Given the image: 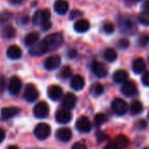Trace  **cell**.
Segmentation results:
<instances>
[{
  "instance_id": "obj_11",
  "label": "cell",
  "mask_w": 149,
  "mask_h": 149,
  "mask_svg": "<svg viewBox=\"0 0 149 149\" xmlns=\"http://www.w3.org/2000/svg\"><path fill=\"white\" fill-rule=\"evenodd\" d=\"M61 62V59L59 55H52L47 58L44 61V66L47 70L56 69Z\"/></svg>"
},
{
  "instance_id": "obj_42",
  "label": "cell",
  "mask_w": 149,
  "mask_h": 149,
  "mask_svg": "<svg viewBox=\"0 0 149 149\" xmlns=\"http://www.w3.org/2000/svg\"><path fill=\"white\" fill-rule=\"evenodd\" d=\"M80 16H82V13L78 10H73L70 13V19H74L77 17H80Z\"/></svg>"
},
{
  "instance_id": "obj_43",
  "label": "cell",
  "mask_w": 149,
  "mask_h": 149,
  "mask_svg": "<svg viewBox=\"0 0 149 149\" xmlns=\"http://www.w3.org/2000/svg\"><path fill=\"white\" fill-rule=\"evenodd\" d=\"M40 26H41V28H42L43 30L47 31L48 29H50V28L52 27V23H51L50 21H47V22L43 23Z\"/></svg>"
},
{
  "instance_id": "obj_46",
  "label": "cell",
  "mask_w": 149,
  "mask_h": 149,
  "mask_svg": "<svg viewBox=\"0 0 149 149\" xmlns=\"http://www.w3.org/2000/svg\"><path fill=\"white\" fill-rule=\"evenodd\" d=\"M143 8L146 12L149 13V0H146L143 4Z\"/></svg>"
},
{
  "instance_id": "obj_50",
  "label": "cell",
  "mask_w": 149,
  "mask_h": 149,
  "mask_svg": "<svg viewBox=\"0 0 149 149\" xmlns=\"http://www.w3.org/2000/svg\"><path fill=\"white\" fill-rule=\"evenodd\" d=\"M6 149H19L17 146H9L8 148H6Z\"/></svg>"
},
{
  "instance_id": "obj_20",
  "label": "cell",
  "mask_w": 149,
  "mask_h": 149,
  "mask_svg": "<svg viewBox=\"0 0 149 149\" xmlns=\"http://www.w3.org/2000/svg\"><path fill=\"white\" fill-rule=\"evenodd\" d=\"M7 56L12 60H17L19 59L22 55V50L21 48L17 45H12L8 47L6 52Z\"/></svg>"
},
{
  "instance_id": "obj_45",
  "label": "cell",
  "mask_w": 149,
  "mask_h": 149,
  "mask_svg": "<svg viewBox=\"0 0 149 149\" xmlns=\"http://www.w3.org/2000/svg\"><path fill=\"white\" fill-rule=\"evenodd\" d=\"M77 52L74 50V49H71V50H69L68 51V56L69 57V58H71V59H74V57L77 56Z\"/></svg>"
},
{
  "instance_id": "obj_6",
  "label": "cell",
  "mask_w": 149,
  "mask_h": 149,
  "mask_svg": "<svg viewBox=\"0 0 149 149\" xmlns=\"http://www.w3.org/2000/svg\"><path fill=\"white\" fill-rule=\"evenodd\" d=\"M38 97H39V91L36 89V87L32 84H28L25 89L24 98L27 102L33 103V102L36 101L38 99Z\"/></svg>"
},
{
  "instance_id": "obj_7",
  "label": "cell",
  "mask_w": 149,
  "mask_h": 149,
  "mask_svg": "<svg viewBox=\"0 0 149 149\" xmlns=\"http://www.w3.org/2000/svg\"><path fill=\"white\" fill-rule=\"evenodd\" d=\"M47 52V49L44 40H41L39 42L37 41L36 43L32 45L29 49V54L32 56H40L46 54Z\"/></svg>"
},
{
  "instance_id": "obj_41",
  "label": "cell",
  "mask_w": 149,
  "mask_h": 149,
  "mask_svg": "<svg viewBox=\"0 0 149 149\" xmlns=\"http://www.w3.org/2000/svg\"><path fill=\"white\" fill-rule=\"evenodd\" d=\"M103 149H119V148H118V146H117L116 142H115L114 140H112V141L109 142Z\"/></svg>"
},
{
  "instance_id": "obj_36",
  "label": "cell",
  "mask_w": 149,
  "mask_h": 149,
  "mask_svg": "<svg viewBox=\"0 0 149 149\" xmlns=\"http://www.w3.org/2000/svg\"><path fill=\"white\" fill-rule=\"evenodd\" d=\"M12 17V13L9 12H4L0 13V24L9 20Z\"/></svg>"
},
{
  "instance_id": "obj_48",
  "label": "cell",
  "mask_w": 149,
  "mask_h": 149,
  "mask_svg": "<svg viewBox=\"0 0 149 149\" xmlns=\"http://www.w3.org/2000/svg\"><path fill=\"white\" fill-rule=\"evenodd\" d=\"M9 1L13 5H19V4H21L24 1V0H9Z\"/></svg>"
},
{
  "instance_id": "obj_28",
  "label": "cell",
  "mask_w": 149,
  "mask_h": 149,
  "mask_svg": "<svg viewBox=\"0 0 149 149\" xmlns=\"http://www.w3.org/2000/svg\"><path fill=\"white\" fill-rule=\"evenodd\" d=\"M117 52L113 49V48H107L104 53V59L109 61V62H112L117 59Z\"/></svg>"
},
{
  "instance_id": "obj_13",
  "label": "cell",
  "mask_w": 149,
  "mask_h": 149,
  "mask_svg": "<svg viewBox=\"0 0 149 149\" xmlns=\"http://www.w3.org/2000/svg\"><path fill=\"white\" fill-rule=\"evenodd\" d=\"M55 119L60 124H67L72 119V114L68 109H61L56 112Z\"/></svg>"
},
{
  "instance_id": "obj_32",
  "label": "cell",
  "mask_w": 149,
  "mask_h": 149,
  "mask_svg": "<svg viewBox=\"0 0 149 149\" xmlns=\"http://www.w3.org/2000/svg\"><path fill=\"white\" fill-rule=\"evenodd\" d=\"M139 22L144 26H149V13H141L138 17Z\"/></svg>"
},
{
  "instance_id": "obj_34",
  "label": "cell",
  "mask_w": 149,
  "mask_h": 149,
  "mask_svg": "<svg viewBox=\"0 0 149 149\" xmlns=\"http://www.w3.org/2000/svg\"><path fill=\"white\" fill-rule=\"evenodd\" d=\"M103 30H104V32L105 33L111 34V33H112L115 31V26H114V25L111 22H106V23L104 24Z\"/></svg>"
},
{
  "instance_id": "obj_24",
  "label": "cell",
  "mask_w": 149,
  "mask_h": 149,
  "mask_svg": "<svg viewBox=\"0 0 149 149\" xmlns=\"http://www.w3.org/2000/svg\"><path fill=\"white\" fill-rule=\"evenodd\" d=\"M16 34V30L13 26H5L1 32V35L4 39H6V40H10V39H13Z\"/></svg>"
},
{
  "instance_id": "obj_8",
  "label": "cell",
  "mask_w": 149,
  "mask_h": 149,
  "mask_svg": "<svg viewBox=\"0 0 149 149\" xmlns=\"http://www.w3.org/2000/svg\"><path fill=\"white\" fill-rule=\"evenodd\" d=\"M121 92L125 97H132L136 94L137 92V86L134 82L132 81H125L123 83L121 87Z\"/></svg>"
},
{
  "instance_id": "obj_26",
  "label": "cell",
  "mask_w": 149,
  "mask_h": 149,
  "mask_svg": "<svg viewBox=\"0 0 149 149\" xmlns=\"http://www.w3.org/2000/svg\"><path fill=\"white\" fill-rule=\"evenodd\" d=\"M39 40V33L33 32L28 33L26 37H25V44L26 46H32L34 43H36Z\"/></svg>"
},
{
  "instance_id": "obj_52",
  "label": "cell",
  "mask_w": 149,
  "mask_h": 149,
  "mask_svg": "<svg viewBox=\"0 0 149 149\" xmlns=\"http://www.w3.org/2000/svg\"><path fill=\"white\" fill-rule=\"evenodd\" d=\"M143 149H149V147H145V148H143Z\"/></svg>"
},
{
  "instance_id": "obj_9",
  "label": "cell",
  "mask_w": 149,
  "mask_h": 149,
  "mask_svg": "<svg viewBox=\"0 0 149 149\" xmlns=\"http://www.w3.org/2000/svg\"><path fill=\"white\" fill-rule=\"evenodd\" d=\"M92 71L96 76L99 78H104L107 76L108 71L105 65L100 61H95L92 63Z\"/></svg>"
},
{
  "instance_id": "obj_12",
  "label": "cell",
  "mask_w": 149,
  "mask_h": 149,
  "mask_svg": "<svg viewBox=\"0 0 149 149\" xmlns=\"http://www.w3.org/2000/svg\"><path fill=\"white\" fill-rule=\"evenodd\" d=\"M22 87V83L21 80L17 77H11L8 84V90L12 95H17L19 93L20 90Z\"/></svg>"
},
{
  "instance_id": "obj_17",
  "label": "cell",
  "mask_w": 149,
  "mask_h": 149,
  "mask_svg": "<svg viewBox=\"0 0 149 149\" xmlns=\"http://www.w3.org/2000/svg\"><path fill=\"white\" fill-rule=\"evenodd\" d=\"M85 85V82L84 79L82 76L80 74H77V76H74L71 79L70 82V86L74 91H81Z\"/></svg>"
},
{
  "instance_id": "obj_39",
  "label": "cell",
  "mask_w": 149,
  "mask_h": 149,
  "mask_svg": "<svg viewBox=\"0 0 149 149\" xmlns=\"http://www.w3.org/2000/svg\"><path fill=\"white\" fill-rule=\"evenodd\" d=\"M129 44H130L129 40L127 39H125V38H123L118 41V46L121 48H127L129 47Z\"/></svg>"
},
{
  "instance_id": "obj_47",
  "label": "cell",
  "mask_w": 149,
  "mask_h": 149,
  "mask_svg": "<svg viewBox=\"0 0 149 149\" xmlns=\"http://www.w3.org/2000/svg\"><path fill=\"white\" fill-rule=\"evenodd\" d=\"M6 138V132L3 129L0 128V143H1Z\"/></svg>"
},
{
  "instance_id": "obj_53",
  "label": "cell",
  "mask_w": 149,
  "mask_h": 149,
  "mask_svg": "<svg viewBox=\"0 0 149 149\" xmlns=\"http://www.w3.org/2000/svg\"><path fill=\"white\" fill-rule=\"evenodd\" d=\"M148 118H149V112H148Z\"/></svg>"
},
{
  "instance_id": "obj_22",
  "label": "cell",
  "mask_w": 149,
  "mask_h": 149,
  "mask_svg": "<svg viewBox=\"0 0 149 149\" xmlns=\"http://www.w3.org/2000/svg\"><path fill=\"white\" fill-rule=\"evenodd\" d=\"M128 78V73L124 69H118L113 74V80L117 84H123Z\"/></svg>"
},
{
  "instance_id": "obj_23",
  "label": "cell",
  "mask_w": 149,
  "mask_h": 149,
  "mask_svg": "<svg viewBox=\"0 0 149 149\" xmlns=\"http://www.w3.org/2000/svg\"><path fill=\"white\" fill-rule=\"evenodd\" d=\"M146 68V63L142 58H137L132 62V70L135 74L142 73Z\"/></svg>"
},
{
  "instance_id": "obj_19",
  "label": "cell",
  "mask_w": 149,
  "mask_h": 149,
  "mask_svg": "<svg viewBox=\"0 0 149 149\" xmlns=\"http://www.w3.org/2000/svg\"><path fill=\"white\" fill-rule=\"evenodd\" d=\"M54 8L56 13L60 15H64L68 10V3L66 0H57L54 5Z\"/></svg>"
},
{
  "instance_id": "obj_33",
  "label": "cell",
  "mask_w": 149,
  "mask_h": 149,
  "mask_svg": "<svg viewBox=\"0 0 149 149\" xmlns=\"http://www.w3.org/2000/svg\"><path fill=\"white\" fill-rule=\"evenodd\" d=\"M71 68L68 66H64L60 71V77L62 79H67L71 76Z\"/></svg>"
},
{
  "instance_id": "obj_51",
  "label": "cell",
  "mask_w": 149,
  "mask_h": 149,
  "mask_svg": "<svg viewBox=\"0 0 149 149\" xmlns=\"http://www.w3.org/2000/svg\"><path fill=\"white\" fill-rule=\"evenodd\" d=\"M129 1L132 2V3H137V2L140 1V0H129Z\"/></svg>"
},
{
  "instance_id": "obj_38",
  "label": "cell",
  "mask_w": 149,
  "mask_h": 149,
  "mask_svg": "<svg viewBox=\"0 0 149 149\" xmlns=\"http://www.w3.org/2000/svg\"><path fill=\"white\" fill-rule=\"evenodd\" d=\"M6 89V81L4 77H0V93H4Z\"/></svg>"
},
{
  "instance_id": "obj_16",
  "label": "cell",
  "mask_w": 149,
  "mask_h": 149,
  "mask_svg": "<svg viewBox=\"0 0 149 149\" xmlns=\"http://www.w3.org/2000/svg\"><path fill=\"white\" fill-rule=\"evenodd\" d=\"M19 111H20L19 108L14 107V106L3 108L1 111V119L2 120H8L10 118L15 117L16 115H18L19 113Z\"/></svg>"
},
{
  "instance_id": "obj_49",
  "label": "cell",
  "mask_w": 149,
  "mask_h": 149,
  "mask_svg": "<svg viewBox=\"0 0 149 149\" xmlns=\"http://www.w3.org/2000/svg\"><path fill=\"white\" fill-rule=\"evenodd\" d=\"M139 125H140V127H141V128H145V127L146 126V121H145V120H143V119L139 120Z\"/></svg>"
},
{
  "instance_id": "obj_27",
  "label": "cell",
  "mask_w": 149,
  "mask_h": 149,
  "mask_svg": "<svg viewBox=\"0 0 149 149\" xmlns=\"http://www.w3.org/2000/svg\"><path fill=\"white\" fill-rule=\"evenodd\" d=\"M114 141L116 142V144L119 149H124L126 146H128V145H129V139H127V137H125L124 135H118L114 139Z\"/></svg>"
},
{
  "instance_id": "obj_35",
  "label": "cell",
  "mask_w": 149,
  "mask_h": 149,
  "mask_svg": "<svg viewBox=\"0 0 149 149\" xmlns=\"http://www.w3.org/2000/svg\"><path fill=\"white\" fill-rule=\"evenodd\" d=\"M139 45L141 47H146L149 44V35L148 34H142L140 37H139Z\"/></svg>"
},
{
  "instance_id": "obj_2",
  "label": "cell",
  "mask_w": 149,
  "mask_h": 149,
  "mask_svg": "<svg viewBox=\"0 0 149 149\" xmlns=\"http://www.w3.org/2000/svg\"><path fill=\"white\" fill-rule=\"evenodd\" d=\"M50 18H51V13L49 10L47 9L39 10L34 13L33 18V22L34 25L41 26L43 23L49 21Z\"/></svg>"
},
{
  "instance_id": "obj_21",
  "label": "cell",
  "mask_w": 149,
  "mask_h": 149,
  "mask_svg": "<svg viewBox=\"0 0 149 149\" xmlns=\"http://www.w3.org/2000/svg\"><path fill=\"white\" fill-rule=\"evenodd\" d=\"M74 28L77 33H85L90 29V22L87 19H79L74 23Z\"/></svg>"
},
{
  "instance_id": "obj_14",
  "label": "cell",
  "mask_w": 149,
  "mask_h": 149,
  "mask_svg": "<svg viewBox=\"0 0 149 149\" xmlns=\"http://www.w3.org/2000/svg\"><path fill=\"white\" fill-rule=\"evenodd\" d=\"M47 95L50 99H52L54 101H57V100L61 99V97H62L63 91L59 85L54 84V85H51L47 89Z\"/></svg>"
},
{
  "instance_id": "obj_4",
  "label": "cell",
  "mask_w": 149,
  "mask_h": 149,
  "mask_svg": "<svg viewBox=\"0 0 149 149\" xmlns=\"http://www.w3.org/2000/svg\"><path fill=\"white\" fill-rule=\"evenodd\" d=\"M111 108L116 114L121 116L126 113L128 110V104L122 98H115L111 103Z\"/></svg>"
},
{
  "instance_id": "obj_31",
  "label": "cell",
  "mask_w": 149,
  "mask_h": 149,
  "mask_svg": "<svg viewBox=\"0 0 149 149\" xmlns=\"http://www.w3.org/2000/svg\"><path fill=\"white\" fill-rule=\"evenodd\" d=\"M107 120V116L104 113H97L95 116L94 118V124L96 126H100L102 125L104 122H106Z\"/></svg>"
},
{
  "instance_id": "obj_10",
  "label": "cell",
  "mask_w": 149,
  "mask_h": 149,
  "mask_svg": "<svg viewBox=\"0 0 149 149\" xmlns=\"http://www.w3.org/2000/svg\"><path fill=\"white\" fill-rule=\"evenodd\" d=\"M76 125H77V128L78 129V131H80L82 132H89L92 127L91 120L85 116L80 117L77 119Z\"/></svg>"
},
{
  "instance_id": "obj_15",
  "label": "cell",
  "mask_w": 149,
  "mask_h": 149,
  "mask_svg": "<svg viewBox=\"0 0 149 149\" xmlns=\"http://www.w3.org/2000/svg\"><path fill=\"white\" fill-rule=\"evenodd\" d=\"M76 104H77V97L73 93H67L62 98L61 104L65 109L71 110L74 107Z\"/></svg>"
},
{
  "instance_id": "obj_30",
  "label": "cell",
  "mask_w": 149,
  "mask_h": 149,
  "mask_svg": "<svg viewBox=\"0 0 149 149\" xmlns=\"http://www.w3.org/2000/svg\"><path fill=\"white\" fill-rule=\"evenodd\" d=\"M142 111H143V105H142L141 102L136 100V101H133L132 103V104H131V112L132 114H134V115L139 114Z\"/></svg>"
},
{
  "instance_id": "obj_44",
  "label": "cell",
  "mask_w": 149,
  "mask_h": 149,
  "mask_svg": "<svg viewBox=\"0 0 149 149\" xmlns=\"http://www.w3.org/2000/svg\"><path fill=\"white\" fill-rule=\"evenodd\" d=\"M97 140L98 141H104L106 138H107V136L104 133V132H97Z\"/></svg>"
},
{
  "instance_id": "obj_1",
  "label": "cell",
  "mask_w": 149,
  "mask_h": 149,
  "mask_svg": "<svg viewBox=\"0 0 149 149\" xmlns=\"http://www.w3.org/2000/svg\"><path fill=\"white\" fill-rule=\"evenodd\" d=\"M47 52L57 50L63 43V36L61 33H54L47 35L44 40Z\"/></svg>"
},
{
  "instance_id": "obj_18",
  "label": "cell",
  "mask_w": 149,
  "mask_h": 149,
  "mask_svg": "<svg viewBox=\"0 0 149 149\" xmlns=\"http://www.w3.org/2000/svg\"><path fill=\"white\" fill-rule=\"evenodd\" d=\"M56 138L63 142L68 141L71 137H72V132L69 128L68 127H63V128H60L57 130L56 132Z\"/></svg>"
},
{
  "instance_id": "obj_29",
  "label": "cell",
  "mask_w": 149,
  "mask_h": 149,
  "mask_svg": "<svg viewBox=\"0 0 149 149\" xmlns=\"http://www.w3.org/2000/svg\"><path fill=\"white\" fill-rule=\"evenodd\" d=\"M103 92H104V86L99 83L94 84L91 88V93L94 97H98V96L102 95Z\"/></svg>"
},
{
  "instance_id": "obj_40",
  "label": "cell",
  "mask_w": 149,
  "mask_h": 149,
  "mask_svg": "<svg viewBox=\"0 0 149 149\" xmlns=\"http://www.w3.org/2000/svg\"><path fill=\"white\" fill-rule=\"evenodd\" d=\"M71 149H87V146L84 142H77L73 145Z\"/></svg>"
},
{
  "instance_id": "obj_37",
  "label": "cell",
  "mask_w": 149,
  "mask_h": 149,
  "mask_svg": "<svg viewBox=\"0 0 149 149\" xmlns=\"http://www.w3.org/2000/svg\"><path fill=\"white\" fill-rule=\"evenodd\" d=\"M141 81L145 86H147V87L149 86V71H146L144 73V74L142 76V78H141Z\"/></svg>"
},
{
  "instance_id": "obj_25",
  "label": "cell",
  "mask_w": 149,
  "mask_h": 149,
  "mask_svg": "<svg viewBox=\"0 0 149 149\" xmlns=\"http://www.w3.org/2000/svg\"><path fill=\"white\" fill-rule=\"evenodd\" d=\"M119 26H120V27L122 29L127 30V31H131L133 28L132 20L130 18H128V17H123L119 20Z\"/></svg>"
},
{
  "instance_id": "obj_3",
  "label": "cell",
  "mask_w": 149,
  "mask_h": 149,
  "mask_svg": "<svg viewBox=\"0 0 149 149\" xmlns=\"http://www.w3.org/2000/svg\"><path fill=\"white\" fill-rule=\"evenodd\" d=\"M51 133V127L47 123H40L34 128V135L39 139H46Z\"/></svg>"
},
{
  "instance_id": "obj_5",
  "label": "cell",
  "mask_w": 149,
  "mask_h": 149,
  "mask_svg": "<svg viewBox=\"0 0 149 149\" xmlns=\"http://www.w3.org/2000/svg\"><path fill=\"white\" fill-rule=\"evenodd\" d=\"M33 114L38 118H45L49 114V106L46 102H39L33 108Z\"/></svg>"
}]
</instances>
